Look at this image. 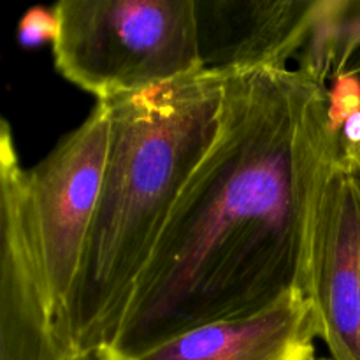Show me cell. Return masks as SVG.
<instances>
[{
  "label": "cell",
  "instance_id": "obj_3",
  "mask_svg": "<svg viewBox=\"0 0 360 360\" xmlns=\"http://www.w3.org/2000/svg\"><path fill=\"white\" fill-rule=\"evenodd\" d=\"M53 14L56 70L97 102L204 69L195 0H62Z\"/></svg>",
  "mask_w": 360,
  "mask_h": 360
},
{
  "label": "cell",
  "instance_id": "obj_8",
  "mask_svg": "<svg viewBox=\"0 0 360 360\" xmlns=\"http://www.w3.org/2000/svg\"><path fill=\"white\" fill-rule=\"evenodd\" d=\"M330 116L338 129L345 125L348 118L360 111V81L352 74L338 76V83L329 90Z\"/></svg>",
  "mask_w": 360,
  "mask_h": 360
},
{
  "label": "cell",
  "instance_id": "obj_11",
  "mask_svg": "<svg viewBox=\"0 0 360 360\" xmlns=\"http://www.w3.org/2000/svg\"><path fill=\"white\" fill-rule=\"evenodd\" d=\"M76 360H94V359H76Z\"/></svg>",
  "mask_w": 360,
  "mask_h": 360
},
{
  "label": "cell",
  "instance_id": "obj_9",
  "mask_svg": "<svg viewBox=\"0 0 360 360\" xmlns=\"http://www.w3.org/2000/svg\"><path fill=\"white\" fill-rule=\"evenodd\" d=\"M56 32V20L53 11L32 9L20 23V41L25 46H34L42 41L53 42Z\"/></svg>",
  "mask_w": 360,
  "mask_h": 360
},
{
  "label": "cell",
  "instance_id": "obj_1",
  "mask_svg": "<svg viewBox=\"0 0 360 360\" xmlns=\"http://www.w3.org/2000/svg\"><path fill=\"white\" fill-rule=\"evenodd\" d=\"M343 157L326 81L288 67L225 72L213 143L95 360L308 297L315 207Z\"/></svg>",
  "mask_w": 360,
  "mask_h": 360
},
{
  "label": "cell",
  "instance_id": "obj_6",
  "mask_svg": "<svg viewBox=\"0 0 360 360\" xmlns=\"http://www.w3.org/2000/svg\"><path fill=\"white\" fill-rule=\"evenodd\" d=\"M322 0L195 2L204 69H287L313 34Z\"/></svg>",
  "mask_w": 360,
  "mask_h": 360
},
{
  "label": "cell",
  "instance_id": "obj_2",
  "mask_svg": "<svg viewBox=\"0 0 360 360\" xmlns=\"http://www.w3.org/2000/svg\"><path fill=\"white\" fill-rule=\"evenodd\" d=\"M225 72L200 69L153 90L105 101L108 164L58 333L72 359L112 341L183 188L213 143Z\"/></svg>",
  "mask_w": 360,
  "mask_h": 360
},
{
  "label": "cell",
  "instance_id": "obj_7",
  "mask_svg": "<svg viewBox=\"0 0 360 360\" xmlns=\"http://www.w3.org/2000/svg\"><path fill=\"white\" fill-rule=\"evenodd\" d=\"M311 299L288 295L257 315L195 327L132 360H316Z\"/></svg>",
  "mask_w": 360,
  "mask_h": 360
},
{
  "label": "cell",
  "instance_id": "obj_12",
  "mask_svg": "<svg viewBox=\"0 0 360 360\" xmlns=\"http://www.w3.org/2000/svg\"><path fill=\"white\" fill-rule=\"evenodd\" d=\"M316 360H330V359H316Z\"/></svg>",
  "mask_w": 360,
  "mask_h": 360
},
{
  "label": "cell",
  "instance_id": "obj_4",
  "mask_svg": "<svg viewBox=\"0 0 360 360\" xmlns=\"http://www.w3.org/2000/svg\"><path fill=\"white\" fill-rule=\"evenodd\" d=\"M111 115L97 102L88 118L37 165L25 171L42 262L56 309L65 306L79 269L108 164Z\"/></svg>",
  "mask_w": 360,
  "mask_h": 360
},
{
  "label": "cell",
  "instance_id": "obj_5",
  "mask_svg": "<svg viewBox=\"0 0 360 360\" xmlns=\"http://www.w3.org/2000/svg\"><path fill=\"white\" fill-rule=\"evenodd\" d=\"M308 297L330 360H360V174L345 157L315 207Z\"/></svg>",
  "mask_w": 360,
  "mask_h": 360
},
{
  "label": "cell",
  "instance_id": "obj_10",
  "mask_svg": "<svg viewBox=\"0 0 360 360\" xmlns=\"http://www.w3.org/2000/svg\"><path fill=\"white\" fill-rule=\"evenodd\" d=\"M345 158H347L348 164L352 165V167L355 169V171L360 174V144L359 146H354V148H348V150H345Z\"/></svg>",
  "mask_w": 360,
  "mask_h": 360
}]
</instances>
